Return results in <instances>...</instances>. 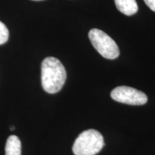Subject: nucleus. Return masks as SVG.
Here are the masks:
<instances>
[{
    "label": "nucleus",
    "mask_w": 155,
    "mask_h": 155,
    "mask_svg": "<svg viewBox=\"0 0 155 155\" xmlns=\"http://www.w3.org/2000/svg\"><path fill=\"white\" fill-rule=\"evenodd\" d=\"M66 71L59 60L48 57L42 63L41 82L48 94H56L61 90L66 81Z\"/></svg>",
    "instance_id": "1"
},
{
    "label": "nucleus",
    "mask_w": 155,
    "mask_h": 155,
    "mask_svg": "<svg viewBox=\"0 0 155 155\" xmlns=\"http://www.w3.org/2000/svg\"><path fill=\"white\" fill-rule=\"evenodd\" d=\"M104 146V137L95 129L83 131L75 139L73 146L75 155H96Z\"/></svg>",
    "instance_id": "2"
},
{
    "label": "nucleus",
    "mask_w": 155,
    "mask_h": 155,
    "mask_svg": "<svg viewBox=\"0 0 155 155\" xmlns=\"http://www.w3.org/2000/svg\"><path fill=\"white\" fill-rule=\"evenodd\" d=\"M88 37L94 48L103 57L110 60L119 57L120 51L117 44L104 31L94 28L90 30Z\"/></svg>",
    "instance_id": "3"
},
{
    "label": "nucleus",
    "mask_w": 155,
    "mask_h": 155,
    "mask_svg": "<svg viewBox=\"0 0 155 155\" xmlns=\"http://www.w3.org/2000/svg\"><path fill=\"white\" fill-rule=\"evenodd\" d=\"M111 96L116 101L134 106L144 105L148 101L147 96L141 91L129 86H119L114 88Z\"/></svg>",
    "instance_id": "4"
},
{
    "label": "nucleus",
    "mask_w": 155,
    "mask_h": 155,
    "mask_svg": "<svg viewBox=\"0 0 155 155\" xmlns=\"http://www.w3.org/2000/svg\"><path fill=\"white\" fill-rule=\"evenodd\" d=\"M118 10L127 16H131L138 11V5L136 0H114Z\"/></svg>",
    "instance_id": "5"
},
{
    "label": "nucleus",
    "mask_w": 155,
    "mask_h": 155,
    "mask_svg": "<svg viewBox=\"0 0 155 155\" xmlns=\"http://www.w3.org/2000/svg\"><path fill=\"white\" fill-rule=\"evenodd\" d=\"M21 152L22 147L19 139L15 135L9 137L5 146L6 155H21Z\"/></svg>",
    "instance_id": "6"
},
{
    "label": "nucleus",
    "mask_w": 155,
    "mask_h": 155,
    "mask_svg": "<svg viewBox=\"0 0 155 155\" xmlns=\"http://www.w3.org/2000/svg\"><path fill=\"white\" fill-rule=\"evenodd\" d=\"M9 38V30L6 25L0 21V45L5 44Z\"/></svg>",
    "instance_id": "7"
},
{
    "label": "nucleus",
    "mask_w": 155,
    "mask_h": 155,
    "mask_svg": "<svg viewBox=\"0 0 155 155\" xmlns=\"http://www.w3.org/2000/svg\"><path fill=\"white\" fill-rule=\"evenodd\" d=\"M144 2L151 10L155 12V0H144Z\"/></svg>",
    "instance_id": "8"
},
{
    "label": "nucleus",
    "mask_w": 155,
    "mask_h": 155,
    "mask_svg": "<svg viewBox=\"0 0 155 155\" xmlns=\"http://www.w3.org/2000/svg\"><path fill=\"white\" fill-rule=\"evenodd\" d=\"M14 129H15V127H13V126H12V127H10V130H14Z\"/></svg>",
    "instance_id": "9"
},
{
    "label": "nucleus",
    "mask_w": 155,
    "mask_h": 155,
    "mask_svg": "<svg viewBox=\"0 0 155 155\" xmlns=\"http://www.w3.org/2000/svg\"><path fill=\"white\" fill-rule=\"evenodd\" d=\"M34 1H41V0H34Z\"/></svg>",
    "instance_id": "10"
}]
</instances>
